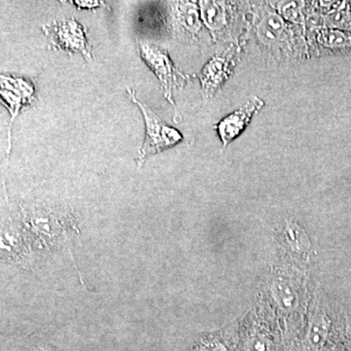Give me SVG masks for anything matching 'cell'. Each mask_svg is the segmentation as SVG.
Segmentation results:
<instances>
[{
	"mask_svg": "<svg viewBox=\"0 0 351 351\" xmlns=\"http://www.w3.org/2000/svg\"><path fill=\"white\" fill-rule=\"evenodd\" d=\"M271 341L263 335H254L244 346V351H271Z\"/></svg>",
	"mask_w": 351,
	"mask_h": 351,
	"instance_id": "obj_15",
	"label": "cell"
},
{
	"mask_svg": "<svg viewBox=\"0 0 351 351\" xmlns=\"http://www.w3.org/2000/svg\"><path fill=\"white\" fill-rule=\"evenodd\" d=\"M285 237L287 239L289 245L293 249H295V251L302 249V246L304 241L299 239H304V235L302 233V230H300L299 226L295 225V223H289L287 226H286Z\"/></svg>",
	"mask_w": 351,
	"mask_h": 351,
	"instance_id": "obj_14",
	"label": "cell"
},
{
	"mask_svg": "<svg viewBox=\"0 0 351 351\" xmlns=\"http://www.w3.org/2000/svg\"><path fill=\"white\" fill-rule=\"evenodd\" d=\"M27 254V239L20 226L10 218L0 219V261L20 263Z\"/></svg>",
	"mask_w": 351,
	"mask_h": 351,
	"instance_id": "obj_6",
	"label": "cell"
},
{
	"mask_svg": "<svg viewBox=\"0 0 351 351\" xmlns=\"http://www.w3.org/2000/svg\"><path fill=\"white\" fill-rule=\"evenodd\" d=\"M326 336V323L320 316H316L311 323L308 331V341L311 346H319Z\"/></svg>",
	"mask_w": 351,
	"mask_h": 351,
	"instance_id": "obj_13",
	"label": "cell"
},
{
	"mask_svg": "<svg viewBox=\"0 0 351 351\" xmlns=\"http://www.w3.org/2000/svg\"><path fill=\"white\" fill-rule=\"evenodd\" d=\"M0 100L3 101L7 110L10 112L11 121L8 129V149L10 154L11 128L14 120L25 106L31 105L34 100V86L29 80L24 78L0 75Z\"/></svg>",
	"mask_w": 351,
	"mask_h": 351,
	"instance_id": "obj_3",
	"label": "cell"
},
{
	"mask_svg": "<svg viewBox=\"0 0 351 351\" xmlns=\"http://www.w3.org/2000/svg\"><path fill=\"white\" fill-rule=\"evenodd\" d=\"M283 20L276 13H267L258 25V34L263 43L267 44L278 43L284 36Z\"/></svg>",
	"mask_w": 351,
	"mask_h": 351,
	"instance_id": "obj_11",
	"label": "cell"
},
{
	"mask_svg": "<svg viewBox=\"0 0 351 351\" xmlns=\"http://www.w3.org/2000/svg\"><path fill=\"white\" fill-rule=\"evenodd\" d=\"M228 60L226 57L214 58L202 71L203 89L204 92L213 91L228 76Z\"/></svg>",
	"mask_w": 351,
	"mask_h": 351,
	"instance_id": "obj_10",
	"label": "cell"
},
{
	"mask_svg": "<svg viewBox=\"0 0 351 351\" xmlns=\"http://www.w3.org/2000/svg\"><path fill=\"white\" fill-rule=\"evenodd\" d=\"M201 16L205 25L212 31H218L226 23V13L221 2H200Z\"/></svg>",
	"mask_w": 351,
	"mask_h": 351,
	"instance_id": "obj_12",
	"label": "cell"
},
{
	"mask_svg": "<svg viewBox=\"0 0 351 351\" xmlns=\"http://www.w3.org/2000/svg\"><path fill=\"white\" fill-rule=\"evenodd\" d=\"M140 48L143 59L160 80L166 99L174 105L173 89L179 86V76H182L181 73L175 69L165 50L143 41H140Z\"/></svg>",
	"mask_w": 351,
	"mask_h": 351,
	"instance_id": "obj_4",
	"label": "cell"
},
{
	"mask_svg": "<svg viewBox=\"0 0 351 351\" xmlns=\"http://www.w3.org/2000/svg\"><path fill=\"white\" fill-rule=\"evenodd\" d=\"M25 221L32 232L45 245L59 242L68 232L69 219L61 212L36 207L25 213Z\"/></svg>",
	"mask_w": 351,
	"mask_h": 351,
	"instance_id": "obj_2",
	"label": "cell"
},
{
	"mask_svg": "<svg viewBox=\"0 0 351 351\" xmlns=\"http://www.w3.org/2000/svg\"><path fill=\"white\" fill-rule=\"evenodd\" d=\"M48 32L51 34V41L55 48L68 52H80L87 60L91 59V49L88 45L84 29L75 19L55 23Z\"/></svg>",
	"mask_w": 351,
	"mask_h": 351,
	"instance_id": "obj_5",
	"label": "cell"
},
{
	"mask_svg": "<svg viewBox=\"0 0 351 351\" xmlns=\"http://www.w3.org/2000/svg\"><path fill=\"white\" fill-rule=\"evenodd\" d=\"M198 351H228V350L223 343L212 341V343H207L201 346Z\"/></svg>",
	"mask_w": 351,
	"mask_h": 351,
	"instance_id": "obj_16",
	"label": "cell"
},
{
	"mask_svg": "<svg viewBox=\"0 0 351 351\" xmlns=\"http://www.w3.org/2000/svg\"><path fill=\"white\" fill-rule=\"evenodd\" d=\"M263 106V103L260 99H251V101H249L243 108L228 115L219 124V134L225 147L230 141L239 135L240 132L243 130L245 126L250 122L254 113L260 110Z\"/></svg>",
	"mask_w": 351,
	"mask_h": 351,
	"instance_id": "obj_7",
	"label": "cell"
},
{
	"mask_svg": "<svg viewBox=\"0 0 351 351\" xmlns=\"http://www.w3.org/2000/svg\"><path fill=\"white\" fill-rule=\"evenodd\" d=\"M41 351H51V350H47V348H43V350H41Z\"/></svg>",
	"mask_w": 351,
	"mask_h": 351,
	"instance_id": "obj_18",
	"label": "cell"
},
{
	"mask_svg": "<svg viewBox=\"0 0 351 351\" xmlns=\"http://www.w3.org/2000/svg\"><path fill=\"white\" fill-rule=\"evenodd\" d=\"M128 93L130 95L131 100L137 104L138 107L142 110L147 126V136L144 145L138 154V161L142 162L145 157L162 152L182 141L181 133L168 126L158 115L152 112L151 108L137 100L133 90L128 89Z\"/></svg>",
	"mask_w": 351,
	"mask_h": 351,
	"instance_id": "obj_1",
	"label": "cell"
},
{
	"mask_svg": "<svg viewBox=\"0 0 351 351\" xmlns=\"http://www.w3.org/2000/svg\"><path fill=\"white\" fill-rule=\"evenodd\" d=\"M73 3H75V5L80 7V8L85 9H93L104 6V2L101 1H80V0H78V1H73Z\"/></svg>",
	"mask_w": 351,
	"mask_h": 351,
	"instance_id": "obj_17",
	"label": "cell"
},
{
	"mask_svg": "<svg viewBox=\"0 0 351 351\" xmlns=\"http://www.w3.org/2000/svg\"><path fill=\"white\" fill-rule=\"evenodd\" d=\"M272 295L279 306L283 309H295L299 302L297 284L288 278H279L272 284Z\"/></svg>",
	"mask_w": 351,
	"mask_h": 351,
	"instance_id": "obj_9",
	"label": "cell"
},
{
	"mask_svg": "<svg viewBox=\"0 0 351 351\" xmlns=\"http://www.w3.org/2000/svg\"><path fill=\"white\" fill-rule=\"evenodd\" d=\"M172 4L173 24L176 29L195 36L201 27L197 7L193 2H173Z\"/></svg>",
	"mask_w": 351,
	"mask_h": 351,
	"instance_id": "obj_8",
	"label": "cell"
}]
</instances>
